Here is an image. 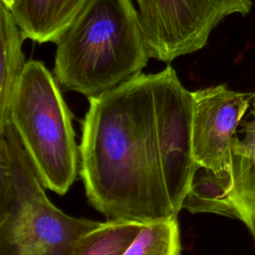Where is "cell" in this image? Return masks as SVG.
<instances>
[{
  "mask_svg": "<svg viewBox=\"0 0 255 255\" xmlns=\"http://www.w3.org/2000/svg\"><path fill=\"white\" fill-rule=\"evenodd\" d=\"M253 116L255 117V101H254V111H253Z\"/></svg>",
  "mask_w": 255,
  "mask_h": 255,
  "instance_id": "9a60e30c",
  "label": "cell"
},
{
  "mask_svg": "<svg viewBox=\"0 0 255 255\" xmlns=\"http://www.w3.org/2000/svg\"><path fill=\"white\" fill-rule=\"evenodd\" d=\"M253 96L226 85L192 92V149L198 166L216 173L230 172L236 129Z\"/></svg>",
  "mask_w": 255,
  "mask_h": 255,
  "instance_id": "8992f818",
  "label": "cell"
},
{
  "mask_svg": "<svg viewBox=\"0 0 255 255\" xmlns=\"http://www.w3.org/2000/svg\"><path fill=\"white\" fill-rule=\"evenodd\" d=\"M135 1L149 57L165 63L201 50L224 18L252 8V0Z\"/></svg>",
  "mask_w": 255,
  "mask_h": 255,
  "instance_id": "5b68a950",
  "label": "cell"
},
{
  "mask_svg": "<svg viewBox=\"0 0 255 255\" xmlns=\"http://www.w3.org/2000/svg\"><path fill=\"white\" fill-rule=\"evenodd\" d=\"M0 128H2L11 124V104L26 63L22 52L25 37L11 11L2 3H0Z\"/></svg>",
  "mask_w": 255,
  "mask_h": 255,
  "instance_id": "9c48e42d",
  "label": "cell"
},
{
  "mask_svg": "<svg viewBox=\"0 0 255 255\" xmlns=\"http://www.w3.org/2000/svg\"><path fill=\"white\" fill-rule=\"evenodd\" d=\"M55 44L56 80L88 99L140 74L149 58L130 0H90Z\"/></svg>",
  "mask_w": 255,
  "mask_h": 255,
  "instance_id": "7a4b0ae2",
  "label": "cell"
},
{
  "mask_svg": "<svg viewBox=\"0 0 255 255\" xmlns=\"http://www.w3.org/2000/svg\"><path fill=\"white\" fill-rule=\"evenodd\" d=\"M15 2H16V0H0V3L4 4L10 11H11V9L13 8Z\"/></svg>",
  "mask_w": 255,
  "mask_h": 255,
  "instance_id": "5bb4252c",
  "label": "cell"
},
{
  "mask_svg": "<svg viewBox=\"0 0 255 255\" xmlns=\"http://www.w3.org/2000/svg\"><path fill=\"white\" fill-rule=\"evenodd\" d=\"M161 71L138 74L89 98L80 175L91 205L108 220L150 224L176 218L157 127Z\"/></svg>",
  "mask_w": 255,
  "mask_h": 255,
  "instance_id": "6da1fadb",
  "label": "cell"
},
{
  "mask_svg": "<svg viewBox=\"0 0 255 255\" xmlns=\"http://www.w3.org/2000/svg\"><path fill=\"white\" fill-rule=\"evenodd\" d=\"M124 255H180V236L176 218L144 224Z\"/></svg>",
  "mask_w": 255,
  "mask_h": 255,
  "instance_id": "8fae6325",
  "label": "cell"
},
{
  "mask_svg": "<svg viewBox=\"0 0 255 255\" xmlns=\"http://www.w3.org/2000/svg\"><path fill=\"white\" fill-rule=\"evenodd\" d=\"M143 225L133 221L107 220L81 236L69 255H124Z\"/></svg>",
  "mask_w": 255,
  "mask_h": 255,
  "instance_id": "30bf717a",
  "label": "cell"
},
{
  "mask_svg": "<svg viewBox=\"0 0 255 255\" xmlns=\"http://www.w3.org/2000/svg\"><path fill=\"white\" fill-rule=\"evenodd\" d=\"M10 123L44 187L64 195L80 172V146L72 114L42 62H26L11 104Z\"/></svg>",
  "mask_w": 255,
  "mask_h": 255,
  "instance_id": "277c9868",
  "label": "cell"
},
{
  "mask_svg": "<svg viewBox=\"0 0 255 255\" xmlns=\"http://www.w3.org/2000/svg\"><path fill=\"white\" fill-rule=\"evenodd\" d=\"M242 132L244 133L243 139H239L236 135L232 145V151L255 161V120L244 123Z\"/></svg>",
  "mask_w": 255,
  "mask_h": 255,
  "instance_id": "4fadbf2b",
  "label": "cell"
},
{
  "mask_svg": "<svg viewBox=\"0 0 255 255\" xmlns=\"http://www.w3.org/2000/svg\"><path fill=\"white\" fill-rule=\"evenodd\" d=\"M231 192L246 214L245 226L255 244V161L232 151Z\"/></svg>",
  "mask_w": 255,
  "mask_h": 255,
  "instance_id": "7c38bea8",
  "label": "cell"
},
{
  "mask_svg": "<svg viewBox=\"0 0 255 255\" xmlns=\"http://www.w3.org/2000/svg\"><path fill=\"white\" fill-rule=\"evenodd\" d=\"M90 0H16L11 13L25 39L54 42Z\"/></svg>",
  "mask_w": 255,
  "mask_h": 255,
  "instance_id": "52a82bcc",
  "label": "cell"
},
{
  "mask_svg": "<svg viewBox=\"0 0 255 255\" xmlns=\"http://www.w3.org/2000/svg\"><path fill=\"white\" fill-rule=\"evenodd\" d=\"M44 188L13 125L0 128V255H69L102 223L66 214Z\"/></svg>",
  "mask_w": 255,
  "mask_h": 255,
  "instance_id": "3957f363",
  "label": "cell"
},
{
  "mask_svg": "<svg viewBox=\"0 0 255 255\" xmlns=\"http://www.w3.org/2000/svg\"><path fill=\"white\" fill-rule=\"evenodd\" d=\"M181 209L194 213H214L235 218L246 224L244 210L233 198L231 174L216 173L199 166L191 179Z\"/></svg>",
  "mask_w": 255,
  "mask_h": 255,
  "instance_id": "ba28073f",
  "label": "cell"
}]
</instances>
